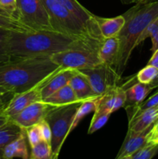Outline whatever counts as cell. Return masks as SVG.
<instances>
[{
    "instance_id": "1",
    "label": "cell",
    "mask_w": 158,
    "mask_h": 159,
    "mask_svg": "<svg viewBox=\"0 0 158 159\" xmlns=\"http://www.w3.org/2000/svg\"><path fill=\"white\" fill-rule=\"evenodd\" d=\"M102 42L97 40H78L56 31L10 30L8 53L11 59L51 55L76 48L98 51Z\"/></svg>"
},
{
    "instance_id": "2",
    "label": "cell",
    "mask_w": 158,
    "mask_h": 159,
    "mask_svg": "<svg viewBox=\"0 0 158 159\" xmlns=\"http://www.w3.org/2000/svg\"><path fill=\"white\" fill-rule=\"evenodd\" d=\"M59 68L50 57L11 59L0 63V87L17 94L35 86Z\"/></svg>"
},
{
    "instance_id": "3",
    "label": "cell",
    "mask_w": 158,
    "mask_h": 159,
    "mask_svg": "<svg viewBox=\"0 0 158 159\" xmlns=\"http://www.w3.org/2000/svg\"><path fill=\"white\" fill-rule=\"evenodd\" d=\"M125 24L117 35L119 40V50L114 65V69L122 77L137 40L144 30L153 20L158 17V0L140 3L122 14Z\"/></svg>"
},
{
    "instance_id": "4",
    "label": "cell",
    "mask_w": 158,
    "mask_h": 159,
    "mask_svg": "<svg viewBox=\"0 0 158 159\" xmlns=\"http://www.w3.org/2000/svg\"><path fill=\"white\" fill-rule=\"evenodd\" d=\"M42 2L54 31L78 40H97L89 34L85 25L63 5L56 0H42Z\"/></svg>"
},
{
    "instance_id": "5",
    "label": "cell",
    "mask_w": 158,
    "mask_h": 159,
    "mask_svg": "<svg viewBox=\"0 0 158 159\" xmlns=\"http://www.w3.org/2000/svg\"><path fill=\"white\" fill-rule=\"evenodd\" d=\"M81 102L54 107L45 117L44 120L50 125L52 133L51 148L53 159H58L62 146L70 134L69 130L74 114Z\"/></svg>"
},
{
    "instance_id": "6",
    "label": "cell",
    "mask_w": 158,
    "mask_h": 159,
    "mask_svg": "<svg viewBox=\"0 0 158 159\" xmlns=\"http://www.w3.org/2000/svg\"><path fill=\"white\" fill-rule=\"evenodd\" d=\"M16 19L28 30L54 31L42 0H16Z\"/></svg>"
},
{
    "instance_id": "7",
    "label": "cell",
    "mask_w": 158,
    "mask_h": 159,
    "mask_svg": "<svg viewBox=\"0 0 158 159\" xmlns=\"http://www.w3.org/2000/svg\"><path fill=\"white\" fill-rule=\"evenodd\" d=\"M54 63L61 69H74L77 71L92 68L101 64L98 51L76 48L57 53L50 56Z\"/></svg>"
},
{
    "instance_id": "8",
    "label": "cell",
    "mask_w": 158,
    "mask_h": 159,
    "mask_svg": "<svg viewBox=\"0 0 158 159\" xmlns=\"http://www.w3.org/2000/svg\"><path fill=\"white\" fill-rule=\"evenodd\" d=\"M80 71L88 77L93 92L98 96L117 86V83L122 78L116 73L113 67L102 63Z\"/></svg>"
},
{
    "instance_id": "9",
    "label": "cell",
    "mask_w": 158,
    "mask_h": 159,
    "mask_svg": "<svg viewBox=\"0 0 158 159\" xmlns=\"http://www.w3.org/2000/svg\"><path fill=\"white\" fill-rule=\"evenodd\" d=\"M60 68L59 67L58 69H57L54 73L57 72ZM54 74L50 75L49 77L45 79L44 80H43L42 82H39L38 84H37V85H36L35 86L33 87V88L29 89L26 90V91L23 92V93L13 94L12 97L11 98L9 102H8L6 108L2 110V114L5 115L6 116H7L9 119V118H11L12 116H15L17 113H20V111H22L23 109L27 107L28 106H29L30 104L33 103V102H37V101L43 100L41 95L42 88H43V85L46 83V82L50 79L51 76Z\"/></svg>"
},
{
    "instance_id": "10",
    "label": "cell",
    "mask_w": 158,
    "mask_h": 159,
    "mask_svg": "<svg viewBox=\"0 0 158 159\" xmlns=\"http://www.w3.org/2000/svg\"><path fill=\"white\" fill-rule=\"evenodd\" d=\"M54 107L43 100L37 101L23 109L16 115L9 118V120L23 130H26L28 127L38 124L44 120L47 113Z\"/></svg>"
},
{
    "instance_id": "11",
    "label": "cell",
    "mask_w": 158,
    "mask_h": 159,
    "mask_svg": "<svg viewBox=\"0 0 158 159\" xmlns=\"http://www.w3.org/2000/svg\"><path fill=\"white\" fill-rule=\"evenodd\" d=\"M153 124L147 127L140 132H134L128 130L122 145L116 155V159H121L124 157L132 156L137 151L149 143L150 133Z\"/></svg>"
},
{
    "instance_id": "12",
    "label": "cell",
    "mask_w": 158,
    "mask_h": 159,
    "mask_svg": "<svg viewBox=\"0 0 158 159\" xmlns=\"http://www.w3.org/2000/svg\"><path fill=\"white\" fill-rule=\"evenodd\" d=\"M56 1L65 6L76 17H77L85 25L89 34L94 38L99 40H103L94 21V15L88 11L86 8L84 7L77 0H56Z\"/></svg>"
},
{
    "instance_id": "13",
    "label": "cell",
    "mask_w": 158,
    "mask_h": 159,
    "mask_svg": "<svg viewBox=\"0 0 158 159\" xmlns=\"http://www.w3.org/2000/svg\"><path fill=\"white\" fill-rule=\"evenodd\" d=\"M28 144L29 143L24 130L18 138L9 143L2 150L0 157L4 159H29L30 154L29 152Z\"/></svg>"
},
{
    "instance_id": "14",
    "label": "cell",
    "mask_w": 158,
    "mask_h": 159,
    "mask_svg": "<svg viewBox=\"0 0 158 159\" xmlns=\"http://www.w3.org/2000/svg\"><path fill=\"white\" fill-rule=\"evenodd\" d=\"M77 70L74 69H60L54 73L50 79L43 85L41 90L42 99L44 100L56 91L61 89L69 83L71 78L76 74Z\"/></svg>"
},
{
    "instance_id": "15",
    "label": "cell",
    "mask_w": 158,
    "mask_h": 159,
    "mask_svg": "<svg viewBox=\"0 0 158 159\" xmlns=\"http://www.w3.org/2000/svg\"><path fill=\"white\" fill-rule=\"evenodd\" d=\"M94 21L101 36L105 39L117 36L125 24V20L123 15L112 18H103L94 15Z\"/></svg>"
},
{
    "instance_id": "16",
    "label": "cell",
    "mask_w": 158,
    "mask_h": 159,
    "mask_svg": "<svg viewBox=\"0 0 158 159\" xmlns=\"http://www.w3.org/2000/svg\"><path fill=\"white\" fill-rule=\"evenodd\" d=\"M68 84L74 90L77 99L82 102L99 97L93 92L88 77L81 71H77Z\"/></svg>"
},
{
    "instance_id": "17",
    "label": "cell",
    "mask_w": 158,
    "mask_h": 159,
    "mask_svg": "<svg viewBox=\"0 0 158 159\" xmlns=\"http://www.w3.org/2000/svg\"><path fill=\"white\" fill-rule=\"evenodd\" d=\"M119 50V40L117 36L102 40L98 50V56L101 63L114 67Z\"/></svg>"
},
{
    "instance_id": "18",
    "label": "cell",
    "mask_w": 158,
    "mask_h": 159,
    "mask_svg": "<svg viewBox=\"0 0 158 159\" xmlns=\"http://www.w3.org/2000/svg\"><path fill=\"white\" fill-rule=\"evenodd\" d=\"M157 119L158 105L147 109L129 120L128 130L134 132H140L154 124Z\"/></svg>"
},
{
    "instance_id": "19",
    "label": "cell",
    "mask_w": 158,
    "mask_h": 159,
    "mask_svg": "<svg viewBox=\"0 0 158 159\" xmlns=\"http://www.w3.org/2000/svg\"><path fill=\"white\" fill-rule=\"evenodd\" d=\"M43 101L54 107H62V106L69 105V104L74 103V102H82L77 99L75 93L70 86L69 84L62 87L61 89L56 91L55 93H53L49 97Z\"/></svg>"
},
{
    "instance_id": "20",
    "label": "cell",
    "mask_w": 158,
    "mask_h": 159,
    "mask_svg": "<svg viewBox=\"0 0 158 159\" xmlns=\"http://www.w3.org/2000/svg\"><path fill=\"white\" fill-rule=\"evenodd\" d=\"M153 90L149 84H143L141 82H136L125 89L126 94V102L125 108L134 107L143 102L149 93Z\"/></svg>"
},
{
    "instance_id": "21",
    "label": "cell",
    "mask_w": 158,
    "mask_h": 159,
    "mask_svg": "<svg viewBox=\"0 0 158 159\" xmlns=\"http://www.w3.org/2000/svg\"><path fill=\"white\" fill-rule=\"evenodd\" d=\"M23 130V129L10 120L0 127V152L9 143L18 138Z\"/></svg>"
},
{
    "instance_id": "22",
    "label": "cell",
    "mask_w": 158,
    "mask_h": 159,
    "mask_svg": "<svg viewBox=\"0 0 158 159\" xmlns=\"http://www.w3.org/2000/svg\"><path fill=\"white\" fill-rule=\"evenodd\" d=\"M92 99H88V100H85L81 103L79 107L77 108V111H76L75 114H74V119H73L72 123H71V128H70L69 134L72 132L74 129L76 128L79 123L89 113L91 112H94L96 110V107H97V100L98 98Z\"/></svg>"
},
{
    "instance_id": "23",
    "label": "cell",
    "mask_w": 158,
    "mask_h": 159,
    "mask_svg": "<svg viewBox=\"0 0 158 159\" xmlns=\"http://www.w3.org/2000/svg\"><path fill=\"white\" fill-rule=\"evenodd\" d=\"M31 159H53L52 148L50 143L42 140L40 142L31 148Z\"/></svg>"
},
{
    "instance_id": "24",
    "label": "cell",
    "mask_w": 158,
    "mask_h": 159,
    "mask_svg": "<svg viewBox=\"0 0 158 159\" xmlns=\"http://www.w3.org/2000/svg\"><path fill=\"white\" fill-rule=\"evenodd\" d=\"M157 105H158V92H156L155 94H153V96H151L150 98H148L147 100H144L143 102H141V103L139 104V105L125 108L127 113H128V116H129L128 119L129 120L131 119V118L136 116V115L139 114V113H141V112L143 111V110Z\"/></svg>"
},
{
    "instance_id": "25",
    "label": "cell",
    "mask_w": 158,
    "mask_h": 159,
    "mask_svg": "<svg viewBox=\"0 0 158 159\" xmlns=\"http://www.w3.org/2000/svg\"><path fill=\"white\" fill-rule=\"evenodd\" d=\"M111 115V113L106 112L94 111L88 127V134H92L94 132L102 128L108 122Z\"/></svg>"
},
{
    "instance_id": "26",
    "label": "cell",
    "mask_w": 158,
    "mask_h": 159,
    "mask_svg": "<svg viewBox=\"0 0 158 159\" xmlns=\"http://www.w3.org/2000/svg\"><path fill=\"white\" fill-rule=\"evenodd\" d=\"M158 74V68L153 65H147L140 70L136 75L137 82L143 84H150Z\"/></svg>"
},
{
    "instance_id": "27",
    "label": "cell",
    "mask_w": 158,
    "mask_h": 159,
    "mask_svg": "<svg viewBox=\"0 0 158 159\" xmlns=\"http://www.w3.org/2000/svg\"><path fill=\"white\" fill-rule=\"evenodd\" d=\"M158 153V144L148 143L133 154L131 159H152Z\"/></svg>"
},
{
    "instance_id": "28",
    "label": "cell",
    "mask_w": 158,
    "mask_h": 159,
    "mask_svg": "<svg viewBox=\"0 0 158 159\" xmlns=\"http://www.w3.org/2000/svg\"><path fill=\"white\" fill-rule=\"evenodd\" d=\"M10 30L0 27V63L11 60L8 53V37Z\"/></svg>"
},
{
    "instance_id": "29",
    "label": "cell",
    "mask_w": 158,
    "mask_h": 159,
    "mask_svg": "<svg viewBox=\"0 0 158 159\" xmlns=\"http://www.w3.org/2000/svg\"><path fill=\"white\" fill-rule=\"evenodd\" d=\"M0 27L11 30H28L16 19L12 18V17L5 16L2 15H0Z\"/></svg>"
},
{
    "instance_id": "30",
    "label": "cell",
    "mask_w": 158,
    "mask_h": 159,
    "mask_svg": "<svg viewBox=\"0 0 158 159\" xmlns=\"http://www.w3.org/2000/svg\"><path fill=\"white\" fill-rule=\"evenodd\" d=\"M25 131H26V138H27L28 143H29V145L30 148L33 147L42 141L38 124L28 127L27 129L25 130Z\"/></svg>"
},
{
    "instance_id": "31",
    "label": "cell",
    "mask_w": 158,
    "mask_h": 159,
    "mask_svg": "<svg viewBox=\"0 0 158 159\" xmlns=\"http://www.w3.org/2000/svg\"><path fill=\"white\" fill-rule=\"evenodd\" d=\"M158 33V17L151 22L143 30V32L139 36L137 40V46L144 41L148 37H153V35Z\"/></svg>"
},
{
    "instance_id": "32",
    "label": "cell",
    "mask_w": 158,
    "mask_h": 159,
    "mask_svg": "<svg viewBox=\"0 0 158 159\" xmlns=\"http://www.w3.org/2000/svg\"><path fill=\"white\" fill-rule=\"evenodd\" d=\"M125 86H119L118 85L116 88V100H115L114 107L112 108V113L114 112L119 110L121 107H123L126 102V94H125Z\"/></svg>"
},
{
    "instance_id": "33",
    "label": "cell",
    "mask_w": 158,
    "mask_h": 159,
    "mask_svg": "<svg viewBox=\"0 0 158 159\" xmlns=\"http://www.w3.org/2000/svg\"><path fill=\"white\" fill-rule=\"evenodd\" d=\"M39 129H40V135H41L42 140L46 142L50 143L51 144V138H52V133L50 125L45 120H43L41 122L38 124Z\"/></svg>"
},
{
    "instance_id": "34",
    "label": "cell",
    "mask_w": 158,
    "mask_h": 159,
    "mask_svg": "<svg viewBox=\"0 0 158 159\" xmlns=\"http://www.w3.org/2000/svg\"><path fill=\"white\" fill-rule=\"evenodd\" d=\"M0 6L16 19L17 2L16 0H0ZM17 20V19H16Z\"/></svg>"
},
{
    "instance_id": "35",
    "label": "cell",
    "mask_w": 158,
    "mask_h": 159,
    "mask_svg": "<svg viewBox=\"0 0 158 159\" xmlns=\"http://www.w3.org/2000/svg\"><path fill=\"white\" fill-rule=\"evenodd\" d=\"M12 96H13V93H6L0 95V113H2V110L6 108Z\"/></svg>"
},
{
    "instance_id": "36",
    "label": "cell",
    "mask_w": 158,
    "mask_h": 159,
    "mask_svg": "<svg viewBox=\"0 0 158 159\" xmlns=\"http://www.w3.org/2000/svg\"><path fill=\"white\" fill-rule=\"evenodd\" d=\"M147 65H153V66L158 68V49L153 53L152 57H150V61H148V64H147Z\"/></svg>"
},
{
    "instance_id": "37",
    "label": "cell",
    "mask_w": 158,
    "mask_h": 159,
    "mask_svg": "<svg viewBox=\"0 0 158 159\" xmlns=\"http://www.w3.org/2000/svg\"><path fill=\"white\" fill-rule=\"evenodd\" d=\"M152 42V47H151V51L152 53H154L156 50L158 49V33H156L155 35L150 37Z\"/></svg>"
},
{
    "instance_id": "38",
    "label": "cell",
    "mask_w": 158,
    "mask_h": 159,
    "mask_svg": "<svg viewBox=\"0 0 158 159\" xmlns=\"http://www.w3.org/2000/svg\"><path fill=\"white\" fill-rule=\"evenodd\" d=\"M9 119L5 115L2 114V113H0V127L5 125L6 124H7L9 122Z\"/></svg>"
},
{
    "instance_id": "39",
    "label": "cell",
    "mask_w": 158,
    "mask_h": 159,
    "mask_svg": "<svg viewBox=\"0 0 158 159\" xmlns=\"http://www.w3.org/2000/svg\"><path fill=\"white\" fill-rule=\"evenodd\" d=\"M149 85H150V86L153 89L158 88V74L156 75V78H155V79H153V80L152 81V82H150Z\"/></svg>"
},
{
    "instance_id": "40",
    "label": "cell",
    "mask_w": 158,
    "mask_h": 159,
    "mask_svg": "<svg viewBox=\"0 0 158 159\" xmlns=\"http://www.w3.org/2000/svg\"><path fill=\"white\" fill-rule=\"evenodd\" d=\"M0 15H2V16H8V17H12V18H14L13 16H12V15H11L9 12H8L7 11L5 10L4 9H2V8L0 6ZM15 19V18H14Z\"/></svg>"
},
{
    "instance_id": "41",
    "label": "cell",
    "mask_w": 158,
    "mask_h": 159,
    "mask_svg": "<svg viewBox=\"0 0 158 159\" xmlns=\"http://www.w3.org/2000/svg\"><path fill=\"white\" fill-rule=\"evenodd\" d=\"M123 4H130V3H138L139 2V0H120Z\"/></svg>"
},
{
    "instance_id": "42",
    "label": "cell",
    "mask_w": 158,
    "mask_h": 159,
    "mask_svg": "<svg viewBox=\"0 0 158 159\" xmlns=\"http://www.w3.org/2000/svg\"><path fill=\"white\" fill-rule=\"evenodd\" d=\"M156 131H158V119L155 121L154 124H153V128H152V132H153V133Z\"/></svg>"
},
{
    "instance_id": "43",
    "label": "cell",
    "mask_w": 158,
    "mask_h": 159,
    "mask_svg": "<svg viewBox=\"0 0 158 159\" xmlns=\"http://www.w3.org/2000/svg\"><path fill=\"white\" fill-rule=\"evenodd\" d=\"M10 93V92H8L7 90L5 89L4 88H2V87H0V95L4 94V93Z\"/></svg>"
},
{
    "instance_id": "44",
    "label": "cell",
    "mask_w": 158,
    "mask_h": 159,
    "mask_svg": "<svg viewBox=\"0 0 158 159\" xmlns=\"http://www.w3.org/2000/svg\"><path fill=\"white\" fill-rule=\"evenodd\" d=\"M148 1H150V0H139V2H140V3H146V2H148Z\"/></svg>"
},
{
    "instance_id": "45",
    "label": "cell",
    "mask_w": 158,
    "mask_h": 159,
    "mask_svg": "<svg viewBox=\"0 0 158 159\" xmlns=\"http://www.w3.org/2000/svg\"><path fill=\"white\" fill-rule=\"evenodd\" d=\"M121 159H131V156L124 157V158H121Z\"/></svg>"
},
{
    "instance_id": "46",
    "label": "cell",
    "mask_w": 158,
    "mask_h": 159,
    "mask_svg": "<svg viewBox=\"0 0 158 159\" xmlns=\"http://www.w3.org/2000/svg\"><path fill=\"white\" fill-rule=\"evenodd\" d=\"M0 159H4V158H2V157H0Z\"/></svg>"
},
{
    "instance_id": "47",
    "label": "cell",
    "mask_w": 158,
    "mask_h": 159,
    "mask_svg": "<svg viewBox=\"0 0 158 159\" xmlns=\"http://www.w3.org/2000/svg\"><path fill=\"white\" fill-rule=\"evenodd\" d=\"M29 159H31V158H29Z\"/></svg>"
}]
</instances>
